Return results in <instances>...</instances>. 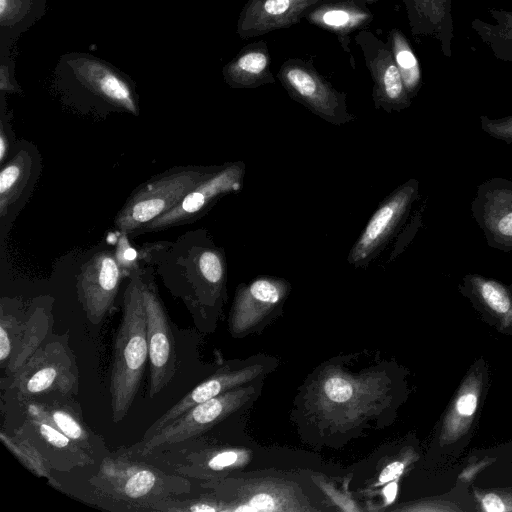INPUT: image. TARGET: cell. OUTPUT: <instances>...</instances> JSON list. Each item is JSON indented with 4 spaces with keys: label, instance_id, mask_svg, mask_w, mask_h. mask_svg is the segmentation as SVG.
I'll list each match as a JSON object with an SVG mask.
<instances>
[{
    "label": "cell",
    "instance_id": "obj_29",
    "mask_svg": "<svg viewBox=\"0 0 512 512\" xmlns=\"http://www.w3.org/2000/svg\"><path fill=\"white\" fill-rule=\"evenodd\" d=\"M416 459L417 455L409 449L403 456L384 466L376 480L372 483V489L398 481L406 467Z\"/></svg>",
    "mask_w": 512,
    "mask_h": 512
},
{
    "label": "cell",
    "instance_id": "obj_30",
    "mask_svg": "<svg viewBox=\"0 0 512 512\" xmlns=\"http://www.w3.org/2000/svg\"><path fill=\"white\" fill-rule=\"evenodd\" d=\"M474 496L480 510L487 512L512 511L511 495L474 489Z\"/></svg>",
    "mask_w": 512,
    "mask_h": 512
},
{
    "label": "cell",
    "instance_id": "obj_32",
    "mask_svg": "<svg viewBox=\"0 0 512 512\" xmlns=\"http://www.w3.org/2000/svg\"><path fill=\"white\" fill-rule=\"evenodd\" d=\"M15 66L12 54L0 56V90L2 94L21 91L15 78Z\"/></svg>",
    "mask_w": 512,
    "mask_h": 512
},
{
    "label": "cell",
    "instance_id": "obj_12",
    "mask_svg": "<svg viewBox=\"0 0 512 512\" xmlns=\"http://www.w3.org/2000/svg\"><path fill=\"white\" fill-rule=\"evenodd\" d=\"M471 214L489 247L512 252V181L492 177L477 186Z\"/></svg>",
    "mask_w": 512,
    "mask_h": 512
},
{
    "label": "cell",
    "instance_id": "obj_24",
    "mask_svg": "<svg viewBox=\"0 0 512 512\" xmlns=\"http://www.w3.org/2000/svg\"><path fill=\"white\" fill-rule=\"evenodd\" d=\"M0 440L18 461L38 477L46 478L55 488L59 483L52 477V466L47 458L21 428L9 434L2 430Z\"/></svg>",
    "mask_w": 512,
    "mask_h": 512
},
{
    "label": "cell",
    "instance_id": "obj_38",
    "mask_svg": "<svg viewBox=\"0 0 512 512\" xmlns=\"http://www.w3.org/2000/svg\"><path fill=\"white\" fill-rule=\"evenodd\" d=\"M5 152H6V142H5V137L2 134V136L0 138V159L1 160H3V158L5 156Z\"/></svg>",
    "mask_w": 512,
    "mask_h": 512
},
{
    "label": "cell",
    "instance_id": "obj_16",
    "mask_svg": "<svg viewBox=\"0 0 512 512\" xmlns=\"http://www.w3.org/2000/svg\"><path fill=\"white\" fill-rule=\"evenodd\" d=\"M120 271L109 254H102L83 269L78 282V296L88 320L100 324L111 307L117 293Z\"/></svg>",
    "mask_w": 512,
    "mask_h": 512
},
{
    "label": "cell",
    "instance_id": "obj_23",
    "mask_svg": "<svg viewBox=\"0 0 512 512\" xmlns=\"http://www.w3.org/2000/svg\"><path fill=\"white\" fill-rule=\"evenodd\" d=\"M40 406L46 417L57 429L90 455L94 457L103 449L102 439L86 425L77 404L56 400L49 404L40 403Z\"/></svg>",
    "mask_w": 512,
    "mask_h": 512
},
{
    "label": "cell",
    "instance_id": "obj_21",
    "mask_svg": "<svg viewBox=\"0 0 512 512\" xmlns=\"http://www.w3.org/2000/svg\"><path fill=\"white\" fill-rule=\"evenodd\" d=\"M48 0H0V56L10 55L12 46L47 11Z\"/></svg>",
    "mask_w": 512,
    "mask_h": 512
},
{
    "label": "cell",
    "instance_id": "obj_37",
    "mask_svg": "<svg viewBox=\"0 0 512 512\" xmlns=\"http://www.w3.org/2000/svg\"><path fill=\"white\" fill-rule=\"evenodd\" d=\"M487 464H474L473 466H469L463 473L460 475V478H463L465 481H469L474 475L481 470Z\"/></svg>",
    "mask_w": 512,
    "mask_h": 512
},
{
    "label": "cell",
    "instance_id": "obj_15",
    "mask_svg": "<svg viewBox=\"0 0 512 512\" xmlns=\"http://www.w3.org/2000/svg\"><path fill=\"white\" fill-rule=\"evenodd\" d=\"M245 163H227L216 173L189 191L174 207L151 222L149 228H161L201 212L220 197L243 186Z\"/></svg>",
    "mask_w": 512,
    "mask_h": 512
},
{
    "label": "cell",
    "instance_id": "obj_13",
    "mask_svg": "<svg viewBox=\"0 0 512 512\" xmlns=\"http://www.w3.org/2000/svg\"><path fill=\"white\" fill-rule=\"evenodd\" d=\"M20 428L57 471L68 472L95 462L92 455L50 422L38 402H28L27 421Z\"/></svg>",
    "mask_w": 512,
    "mask_h": 512
},
{
    "label": "cell",
    "instance_id": "obj_22",
    "mask_svg": "<svg viewBox=\"0 0 512 512\" xmlns=\"http://www.w3.org/2000/svg\"><path fill=\"white\" fill-rule=\"evenodd\" d=\"M52 325L53 317L48 305L38 304L24 317L20 335L5 365L10 376L17 372L50 336Z\"/></svg>",
    "mask_w": 512,
    "mask_h": 512
},
{
    "label": "cell",
    "instance_id": "obj_34",
    "mask_svg": "<svg viewBox=\"0 0 512 512\" xmlns=\"http://www.w3.org/2000/svg\"><path fill=\"white\" fill-rule=\"evenodd\" d=\"M321 20L327 26L341 28L352 22V14L344 9H330L322 14Z\"/></svg>",
    "mask_w": 512,
    "mask_h": 512
},
{
    "label": "cell",
    "instance_id": "obj_26",
    "mask_svg": "<svg viewBox=\"0 0 512 512\" xmlns=\"http://www.w3.org/2000/svg\"><path fill=\"white\" fill-rule=\"evenodd\" d=\"M394 51L397 67L410 98L416 95L420 83L418 62L413 52L401 37L395 36Z\"/></svg>",
    "mask_w": 512,
    "mask_h": 512
},
{
    "label": "cell",
    "instance_id": "obj_27",
    "mask_svg": "<svg viewBox=\"0 0 512 512\" xmlns=\"http://www.w3.org/2000/svg\"><path fill=\"white\" fill-rule=\"evenodd\" d=\"M24 318L6 312L1 307L0 312V363L6 365L20 335Z\"/></svg>",
    "mask_w": 512,
    "mask_h": 512
},
{
    "label": "cell",
    "instance_id": "obj_4",
    "mask_svg": "<svg viewBox=\"0 0 512 512\" xmlns=\"http://www.w3.org/2000/svg\"><path fill=\"white\" fill-rule=\"evenodd\" d=\"M54 75L58 87L69 95L137 112V95L130 77L97 56L84 52L63 54Z\"/></svg>",
    "mask_w": 512,
    "mask_h": 512
},
{
    "label": "cell",
    "instance_id": "obj_20",
    "mask_svg": "<svg viewBox=\"0 0 512 512\" xmlns=\"http://www.w3.org/2000/svg\"><path fill=\"white\" fill-rule=\"evenodd\" d=\"M460 290L504 328H512V285L480 274L462 278Z\"/></svg>",
    "mask_w": 512,
    "mask_h": 512
},
{
    "label": "cell",
    "instance_id": "obj_28",
    "mask_svg": "<svg viewBox=\"0 0 512 512\" xmlns=\"http://www.w3.org/2000/svg\"><path fill=\"white\" fill-rule=\"evenodd\" d=\"M176 511V512H201L222 511V503L214 497H200L196 499L179 500L167 499L156 503L150 511Z\"/></svg>",
    "mask_w": 512,
    "mask_h": 512
},
{
    "label": "cell",
    "instance_id": "obj_36",
    "mask_svg": "<svg viewBox=\"0 0 512 512\" xmlns=\"http://www.w3.org/2000/svg\"><path fill=\"white\" fill-rule=\"evenodd\" d=\"M136 258V251L132 249L130 246L119 247L118 249V259L119 262L128 263L133 261Z\"/></svg>",
    "mask_w": 512,
    "mask_h": 512
},
{
    "label": "cell",
    "instance_id": "obj_8",
    "mask_svg": "<svg viewBox=\"0 0 512 512\" xmlns=\"http://www.w3.org/2000/svg\"><path fill=\"white\" fill-rule=\"evenodd\" d=\"M291 289L289 281L273 276L240 284L229 314L230 334L240 338L259 332L282 313Z\"/></svg>",
    "mask_w": 512,
    "mask_h": 512
},
{
    "label": "cell",
    "instance_id": "obj_14",
    "mask_svg": "<svg viewBox=\"0 0 512 512\" xmlns=\"http://www.w3.org/2000/svg\"><path fill=\"white\" fill-rule=\"evenodd\" d=\"M282 82L291 97L330 124L340 126L355 119L348 110L345 95L334 90L314 73L293 66L282 72Z\"/></svg>",
    "mask_w": 512,
    "mask_h": 512
},
{
    "label": "cell",
    "instance_id": "obj_6",
    "mask_svg": "<svg viewBox=\"0 0 512 512\" xmlns=\"http://www.w3.org/2000/svg\"><path fill=\"white\" fill-rule=\"evenodd\" d=\"M261 384L259 379L199 403L126 451L131 455L145 456L160 448L195 438L252 403L260 393Z\"/></svg>",
    "mask_w": 512,
    "mask_h": 512
},
{
    "label": "cell",
    "instance_id": "obj_25",
    "mask_svg": "<svg viewBox=\"0 0 512 512\" xmlns=\"http://www.w3.org/2000/svg\"><path fill=\"white\" fill-rule=\"evenodd\" d=\"M268 58L261 51H250L228 64L223 74L226 82L233 87H254L265 80Z\"/></svg>",
    "mask_w": 512,
    "mask_h": 512
},
{
    "label": "cell",
    "instance_id": "obj_10",
    "mask_svg": "<svg viewBox=\"0 0 512 512\" xmlns=\"http://www.w3.org/2000/svg\"><path fill=\"white\" fill-rule=\"evenodd\" d=\"M270 362L261 357H253L247 360L232 362L220 368L153 422L145 431L143 439L153 436L193 406L226 391L261 379L273 369V362L271 364Z\"/></svg>",
    "mask_w": 512,
    "mask_h": 512
},
{
    "label": "cell",
    "instance_id": "obj_19",
    "mask_svg": "<svg viewBox=\"0 0 512 512\" xmlns=\"http://www.w3.org/2000/svg\"><path fill=\"white\" fill-rule=\"evenodd\" d=\"M483 387L482 373L471 371L460 388L443 419L440 443L450 444L460 439L470 428Z\"/></svg>",
    "mask_w": 512,
    "mask_h": 512
},
{
    "label": "cell",
    "instance_id": "obj_9",
    "mask_svg": "<svg viewBox=\"0 0 512 512\" xmlns=\"http://www.w3.org/2000/svg\"><path fill=\"white\" fill-rule=\"evenodd\" d=\"M212 170H189L151 182L141 189L121 211L116 220L123 231H131L151 222L174 207L195 186L212 176Z\"/></svg>",
    "mask_w": 512,
    "mask_h": 512
},
{
    "label": "cell",
    "instance_id": "obj_3",
    "mask_svg": "<svg viewBox=\"0 0 512 512\" xmlns=\"http://www.w3.org/2000/svg\"><path fill=\"white\" fill-rule=\"evenodd\" d=\"M128 452L104 456L89 480L96 494L134 510H150L158 502L191 491L186 477L169 474L132 458Z\"/></svg>",
    "mask_w": 512,
    "mask_h": 512
},
{
    "label": "cell",
    "instance_id": "obj_1",
    "mask_svg": "<svg viewBox=\"0 0 512 512\" xmlns=\"http://www.w3.org/2000/svg\"><path fill=\"white\" fill-rule=\"evenodd\" d=\"M348 363L339 357L319 366L296 398L297 422L315 442L341 445L381 427L392 405L393 384L384 362L359 370Z\"/></svg>",
    "mask_w": 512,
    "mask_h": 512
},
{
    "label": "cell",
    "instance_id": "obj_11",
    "mask_svg": "<svg viewBox=\"0 0 512 512\" xmlns=\"http://www.w3.org/2000/svg\"><path fill=\"white\" fill-rule=\"evenodd\" d=\"M149 352V397L159 394L173 379L177 354L169 317L151 284L142 285Z\"/></svg>",
    "mask_w": 512,
    "mask_h": 512
},
{
    "label": "cell",
    "instance_id": "obj_33",
    "mask_svg": "<svg viewBox=\"0 0 512 512\" xmlns=\"http://www.w3.org/2000/svg\"><path fill=\"white\" fill-rule=\"evenodd\" d=\"M20 176V167L17 163L7 165L0 175V195L1 202L5 199L6 195L11 191Z\"/></svg>",
    "mask_w": 512,
    "mask_h": 512
},
{
    "label": "cell",
    "instance_id": "obj_5",
    "mask_svg": "<svg viewBox=\"0 0 512 512\" xmlns=\"http://www.w3.org/2000/svg\"><path fill=\"white\" fill-rule=\"evenodd\" d=\"M11 377L9 387L22 401L49 394L69 398L79 392V369L64 335H50Z\"/></svg>",
    "mask_w": 512,
    "mask_h": 512
},
{
    "label": "cell",
    "instance_id": "obj_18",
    "mask_svg": "<svg viewBox=\"0 0 512 512\" xmlns=\"http://www.w3.org/2000/svg\"><path fill=\"white\" fill-rule=\"evenodd\" d=\"M296 489L288 484L263 483L241 488L236 496L223 502V511H299L313 510Z\"/></svg>",
    "mask_w": 512,
    "mask_h": 512
},
{
    "label": "cell",
    "instance_id": "obj_17",
    "mask_svg": "<svg viewBox=\"0 0 512 512\" xmlns=\"http://www.w3.org/2000/svg\"><path fill=\"white\" fill-rule=\"evenodd\" d=\"M248 450L237 447L206 448L187 454L175 465V473L206 482L224 478L248 463Z\"/></svg>",
    "mask_w": 512,
    "mask_h": 512
},
{
    "label": "cell",
    "instance_id": "obj_7",
    "mask_svg": "<svg viewBox=\"0 0 512 512\" xmlns=\"http://www.w3.org/2000/svg\"><path fill=\"white\" fill-rule=\"evenodd\" d=\"M419 197V182L409 179L395 188L378 206L347 256L355 268L373 261L398 233Z\"/></svg>",
    "mask_w": 512,
    "mask_h": 512
},
{
    "label": "cell",
    "instance_id": "obj_31",
    "mask_svg": "<svg viewBox=\"0 0 512 512\" xmlns=\"http://www.w3.org/2000/svg\"><path fill=\"white\" fill-rule=\"evenodd\" d=\"M480 126L488 136L512 144V115L498 119H491L487 116H480Z\"/></svg>",
    "mask_w": 512,
    "mask_h": 512
},
{
    "label": "cell",
    "instance_id": "obj_2",
    "mask_svg": "<svg viewBox=\"0 0 512 512\" xmlns=\"http://www.w3.org/2000/svg\"><path fill=\"white\" fill-rule=\"evenodd\" d=\"M143 282L132 277L123 299V313L113 350L109 392L114 423L124 419L139 391L149 360Z\"/></svg>",
    "mask_w": 512,
    "mask_h": 512
},
{
    "label": "cell",
    "instance_id": "obj_35",
    "mask_svg": "<svg viewBox=\"0 0 512 512\" xmlns=\"http://www.w3.org/2000/svg\"><path fill=\"white\" fill-rule=\"evenodd\" d=\"M293 6V0H265L262 9L263 13L270 18L285 15Z\"/></svg>",
    "mask_w": 512,
    "mask_h": 512
}]
</instances>
